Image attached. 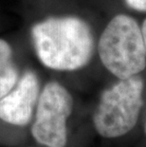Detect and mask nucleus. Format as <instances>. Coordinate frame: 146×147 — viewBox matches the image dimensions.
Returning <instances> with one entry per match:
<instances>
[{
  "instance_id": "f257e3e1",
  "label": "nucleus",
  "mask_w": 146,
  "mask_h": 147,
  "mask_svg": "<svg viewBox=\"0 0 146 147\" xmlns=\"http://www.w3.org/2000/svg\"><path fill=\"white\" fill-rule=\"evenodd\" d=\"M36 56L44 67L56 71H75L86 67L95 51L92 28L75 15L52 16L30 29Z\"/></svg>"
},
{
  "instance_id": "f03ea898",
  "label": "nucleus",
  "mask_w": 146,
  "mask_h": 147,
  "mask_svg": "<svg viewBox=\"0 0 146 147\" xmlns=\"http://www.w3.org/2000/svg\"><path fill=\"white\" fill-rule=\"evenodd\" d=\"M104 67L119 80L139 75L146 67V49L141 28L135 18L117 14L111 19L98 43Z\"/></svg>"
},
{
  "instance_id": "7ed1b4c3",
  "label": "nucleus",
  "mask_w": 146,
  "mask_h": 147,
  "mask_svg": "<svg viewBox=\"0 0 146 147\" xmlns=\"http://www.w3.org/2000/svg\"><path fill=\"white\" fill-rule=\"evenodd\" d=\"M142 78L138 75L119 80L102 93L93 115V124L99 135L107 139L130 132L138 123L143 105Z\"/></svg>"
},
{
  "instance_id": "20e7f679",
  "label": "nucleus",
  "mask_w": 146,
  "mask_h": 147,
  "mask_svg": "<svg viewBox=\"0 0 146 147\" xmlns=\"http://www.w3.org/2000/svg\"><path fill=\"white\" fill-rule=\"evenodd\" d=\"M73 110V98L60 83L48 82L39 95L32 135L46 147H66L67 123Z\"/></svg>"
},
{
  "instance_id": "39448f33",
  "label": "nucleus",
  "mask_w": 146,
  "mask_h": 147,
  "mask_svg": "<svg viewBox=\"0 0 146 147\" xmlns=\"http://www.w3.org/2000/svg\"><path fill=\"white\" fill-rule=\"evenodd\" d=\"M40 95V82L37 74L26 70L10 92L0 99V120L12 125H27Z\"/></svg>"
},
{
  "instance_id": "423d86ee",
  "label": "nucleus",
  "mask_w": 146,
  "mask_h": 147,
  "mask_svg": "<svg viewBox=\"0 0 146 147\" xmlns=\"http://www.w3.org/2000/svg\"><path fill=\"white\" fill-rule=\"evenodd\" d=\"M19 77L11 46L5 39L0 38V99L13 88Z\"/></svg>"
},
{
  "instance_id": "0eeeda50",
  "label": "nucleus",
  "mask_w": 146,
  "mask_h": 147,
  "mask_svg": "<svg viewBox=\"0 0 146 147\" xmlns=\"http://www.w3.org/2000/svg\"><path fill=\"white\" fill-rule=\"evenodd\" d=\"M128 8L137 11H146V0H124Z\"/></svg>"
},
{
  "instance_id": "6e6552de",
  "label": "nucleus",
  "mask_w": 146,
  "mask_h": 147,
  "mask_svg": "<svg viewBox=\"0 0 146 147\" xmlns=\"http://www.w3.org/2000/svg\"><path fill=\"white\" fill-rule=\"evenodd\" d=\"M141 28L142 37H143V41H144V45H145V49H146V18L144 19Z\"/></svg>"
},
{
  "instance_id": "1a4fd4ad",
  "label": "nucleus",
  "mask_w": 146,
  "mask_h": 147,
  "mask_svg": "<svg viewBox=\"0 0 146 147\" xmlns=\"http://www.w3.org/2000/svg\"><path fill=\"white\" fill-rule=\"evenodd\" d=\"M145 133H146V124H145Z\"/></svg>"
}]
</instances>
